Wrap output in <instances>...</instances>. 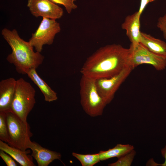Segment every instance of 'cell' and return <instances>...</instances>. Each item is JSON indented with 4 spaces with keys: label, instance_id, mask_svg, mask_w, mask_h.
Segmentation results:
<instances>
[{
    "label": "cell",
    "instance_id": "obj_1",
    "mask_svg": "<svg viewBox=\"0 0 166 166\" xmlns=\"http://www.w3.org/2000/svg\"><path fill=\"white\" fill-rule=\"evenodd\" d=\"M130 51L119 44L101 47L86 60L80 70L82 75L95 80L109 78L131 65Z\"/></svg>",
    "mask_w": 166,
    "mask_h": 166
},
{
    "label": "cell",
    "instance_id": "obj_2",
    "mask_svg": "<svg viewBox=\"0 0 166 166\" xmlns=\"http://www.w3.org/2000/svg\"><path fill=\"white\" fill-rule=\"evenodd\" d=\"M1 34L12 49L6 60L14 65L18 73L27 74L29 70L36 69L42 63L44 56L40 53L34 52V47L21 38L16 29L4 28Z\"/></svg>",
    "mask_w": 166,
    "mask_h": 166
},
{
    "label": "cell",
    "instance_id": "obj_3",
    "mask_svg": "<svg viewBox=\"0 0 166 166\" xmlns=\"http://www.w3.org/2000/svg\"><path fill=\"white\" fill-rule=\"evenodd\" d=\"M80 86V102L84 111L91 117L101 116L107 104L98 93L96 80L82 75Z\"/></svg>",
    "mask_w": 166,
    "mask_h": 166
},
{
    "label": "cell",
    "instance_id": "obj_4",
    "mask_svg": "<svg viewBox=\"0 0 166 166\" xmlns=\"http://www.w3.org/2000/svg\"><path fill=\"white\" fill-rule=\"evenodd\" d=\"M6 113L8 136L7 144L11 147L26 150L32 142L30 138L33 134L29 124L23 121L11 110Z\"/></svg>",
    "mask_w": 166,
    "mask_h": 166
},
{
    "label": "cell",
    "instance_id": "obj_5",
    "mask_svg": "<svg viewBox=\"0 0 166 166\" xmlns=\"http://www.w3.org/2000/svg\"><path fill=\"white\" fill-rule=\"evenodd\" d=\"M35 90L29 82L22 78L17 80L11 110L24 122L36 103Z\"/></svg>",
    "mask_w": 166,
    "mask_h": 166
},
{
    "label": "cell",
    "instance_id": "obj_6",
    "mask_svg": "<svg viewBox=\"0 0 166 166\" xmlns=\"http://www.w3.org/2000/svg\"><path fill=\"white\" fill-rule=\"evenodd\" d=\"M61 30L60 24L56 20L43 17L38 28L29 42L37 52L41 53L43 46L50 45L53 42L55 35Z\"/></svg>",
    "mask_w": 166,
    "mask_h": 166
},
{
    "label": "cell",
    "instance_id": "obj_7",
    "mask_svg": "<svg viewBox=\"0 0 166 166\" xmlns=\"http://www.w3.org/2000/svg\"><path fill=\"white\" fill-rule=\"evenodd\" d=\"M129 49L130 63L133 69L143 64L151 65L158 71L163 70L166 68V58L154 54L140 43H131Z\"/></svg>",
    "mask_w": 166,
    "mask_h": 166
},
{
    "label": "cell",
    "instance_id": "obj_8",
    "mask_svg": "<svg viewBox=\"0 0 166 166\" xmlns=\"http://www.w3.org/2000/svg\"><path fill=\"white\" fill-rule=\"evenodd\" d=\"M133 69L131 66L129 65L111 77L96 80L98 93L107 105L113 100L116 92Z\"/></svg>",
    "mask_w": 166,
    "mask_h": 166
},
{
    "label": "cell",
    "instance_id": "obj_9",
    "mask_svg": "<svg viewBox=\"0 0 166 166\" xmlns=\"http://www.w3.org/2000/svg\"><path fill=\"white\" fill-rule=\"evenodd\" d=\"M27 6L32 15L37 18L56 20L63 14L62 8L49 0H28Z\"/></svg>",
    "mask_w": 166,
    "mask_h": 166
},
{
    "label": "cell",
    "instance_id": "obj_10",
    "mask_svg": "<svg viewBox=\"0 0 166 166\" xmlns=\"http://www.w3.org/2000/svg\"><path fill=\"white\" fill-rule=\"evenodd\" d=\"M17 80L12 77L2 80L0 82V112L11 110L15 92Z\"/></svg>",
    "mask_w": 166,
    "mask_h": 166
},
{
    "label": "cell",
    "instance_id": "obj_11",
    "mask_svg": "<svg viewBox=\"0 0 166 166\" xmlns=\"http://www.w3.org/2000/svg\"><path fill=\"white\" fill-rule=\"evenodd\" d=\"M29 148L32 151L31 155L36 161L38 166H48L54 160H61L60 153L43 147L34 141L32 142Z\"/></svg>",
    "mask_w": 166,
    "mask_h": 166
},
{
    "label": "cell",
    "instance_id": "obj_12",
    "mask_svg": "<svg viewBox=\"0 0 166 166\" xmlns=\"http://www.w3.org/2000/svg\"><path fill=\"white\" fill-rule=\"evenodd\" d=\"M140 17L137 11L128 15L121 26L122 29L126 30V35L132 44L140 42L141 33L140 30Z\"/></svg>",
    "mask_w": 166,
    "mask_h": 166
},
{
    "label": "cell",
    "instance_id": "obj_13",
    "mask_svg": "<svg viewBox=\"0 0 166 166\" xmlns=\"http://www.w3.org/2000/svg\"><path fill=\"white\" fill-rule=\"evenodd\" d=\"M0 150L11 156L22 166H35L32 156L28 155L29 150L23 151L10 146L7 143L0 140Z\"/></svg>",
    "mask_w": 166,
    "mask_h": 166
},
{
    "label": "cell",
    "instance_id": "obj_14",
    "mask_svg": "<svg viewBox=\"0 0 166 166\" xmlns=\"http://www.w3.org/2000/svg\"><path fill=\"white\" fill-rule=\"evenodd\" d=\"M140 43L154 54L166 58V42H165L141 32Z\"/></svg>",
    "mask_w": 166,
    "mask_h": 166
},
{
    "label": "cell",
    "instance_id": "obj_15",
    "mask_svg": "<svg viewBox=\"0 0 166 166\" xmlns=\"http://www.w3.org/2000/svg\"><path fill=\"white\" fill-rule=\"evenodd\" d=\"M28 77L39 88L44 97L45 101L51 102L57 100V93L43 80L38 74L36 69H32L27 72Z\"/></svg>",
    "mask_w": 166,
    "mask_h": 166
},
{
    "label": "cell",
    "instance_id": "obj_16",
    "mask_svg": "<svg viewBox=\"0 0 166 166\" xmlns=\"http://www.w3.org/2000/svg\"><path fill=\"white\" fill-rule=\"evenodd\" d=\"M134 149V146L132 145L118 144L107 150L100 151L98 154L100 160L103 161L115 157L118 158Z\"/></svg>",
    "mask_w": 166,
    "mask_h": 166
},
{
    "label": "cell",
    "instance_id": "obj_17",
    "mask_svg": "<svg viewBox=\"0 0 166 166\" xmlns=\"http://www.w3.org/2000/svg\"><path fill=\"white\" fill-rule=\"evenodd\" d=\"M72 155L79 160L82 166H93L101 161L98 153L83 154L73 152Z\"/></svg>",
    "mask_w": 166,
    "mask_h": 166
},
{
    "label": "cell",
    "instance_id": "obj_18",
    "mask_svg": "<svg viewBox=\"0 0 166 166\" xmlns=\"http://www.w3.org/2000/svg\"><path fill=\"white\" fill-rule=\"evenodd\" d=\"M136 154V152L133 149L129 152L118 158L116 162L109 164V166H130Z\"/></svg>",
    "mask_w": 166,
    "mask_h": 166
},
{
    "label": "cell",
    "instance_id": "obj_19",
    "mask_svg": "<svg viewBox=\"0 0 166 166\" xmlns=\"http://www.w3.org/2000/svg\"><path fill=\"white\" fill-rule=\"evenodd\" d=\"M0 139L8 143V136L6 112H0Z\"/></svg>",
    "mask_w": 166,
    "mask_h": 166
},
{
    "label": "cell",
    "instance_id": "obj_20",
    "mask_svg": "<svg viewBox=\"0 0 166 166\" xmlns=\"http://www.w3.org/2000/svg\"><path fill=\"white\" fill-rule=\"evenodd\" d=\"M55 4L63 5L65 7L67 12L70 14L73 10L77 8V6L74 3L76 0H49Z\"/></svg>",
    "mask_w": 166,
    "mask_h": 166
},
{
    "label": "cell",
    "instance_id": "obj_21",
    "mask_svg": "<svg viewBox=\"0 0 166 166\" xmlns=\"http://www.w3.org/2000/svg\"><path fill=\"white\" fill-rule=\"evenodd\" d=\"M0 156L7 166H17V164L9 155L0 150Z\"/></svg>",
    "mask_w": 166,
    "mask_h": 166
},
{
    "label": "cell",
    "instance_id": "obj_22",
    "mask_svg": "<svg viewBox=\"0 0 166 166\" xmlns=\"http://www.w3.org/2000/svg\"><path fill=\"white\" fill-rule=\"evenodd\" d=\"M157 26L162 32L164 37L166 40V14L158 19Z\"/></svg>",
    "mask_w": 166,
    "mask_h": 166
},
{
    "label": "cell",
    "instance_id": "obj_23",
    "mask_svg": "<svg viewBox=\"0 0 166 166\" xmlns=\"http://www.w3.org/2000/svg\"><path fill=\"white\" fill-rule=\"evenodd\" d=\"M161 153L162 156L165 159L164 162L162 164H159L154 162V161L152 162V160H150L147 164H149L147 165H152V166H166V145L165 147L161 150Z\"/></svg>",
    "mask_w": 166,
    "mask_h": 166
},
{
    "label": "cell",
    "instance_id": "obj_24",
    "mask_svg": "<svg viewBox=\"0 0 166 166\" xmlns=\"http://www.w3.org/2000/svg\"><path fill=\"white\" fill-rule=\"evenodd\" d=\"M155 0H140V5L138 10L137 11L139 15L141 16L145 7L149 2Z\"/></svg>",
    "mask_w": 166,
    "mask_h": 166
}]
</instances>
